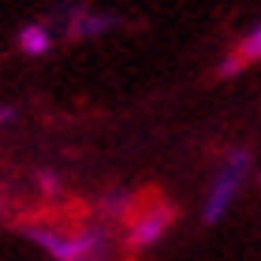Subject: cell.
I'll return each mask as SVG.
<instances>
[{"mask_svg": "<svg viewBox=\"0 0 261 261\" xmlns=\"http://www.w3.org/2000/svg\"><path fill=\"white\" fill-rule=\"evenodd\" d=\"M175 224V205L161 191H146L138 198H130V205L123 213V228H127V246L130 250H146V246L161 243V235Z\"/></svg>", "mask_w": 261, "mask_h": 261, "instance_id": "1", "label": "cell"}, {"mask_svg": "<svg viewBox=\"0 0 261 261\" xmlns=\"http://www.w3.org/2000/svg\"><path fill=\"white\" fill-rule=\"evenodd\" d=\"M250 64H261V22L246 34L239 45H235L228 56H224V64L217 67V75H220V79H231V75H239V71L250 67Z\"/></svg>", "mask_w": 261, "mask_h": 261, "instance_id": "4", "label": "cell"}, {"mask_svg": "<svg viewBox=\"0 0 261 261\" xmlns=\"http://www.w3.org/2000/svg\"><path fill=\"white\" fill-rule=\"evenodd\" d=\"M41 191H49V194L56 191V179H53V175H49V172H41Z\"/></svg>", "mask_w": 261, "mask_h": 261, "instance_id": "7", "label": "cell"}, {"mask_svg": "<svg viewBox=\"0 0 261 261\" xmlns=\"http://www.w3.org/2000/svg\"><path fill=\"white\" fill-rule=\"evenodd\" d=\"M246 172H250V153H246V149L228 153V161H224L217 183H213V191H209V198H205V213H201L205 224H217L224 213H228V205L235 201V194H239V187H243V179H246Z\"/></svg>", "mask_w": 261, "mask_h": 261, "instance_id": "3", "label": "cell"}, {"mask_svg": "<svg viewBox=\"0 0 261 261\" xmlns=\"http://www.w3.org/2000/svg\"><path fill=\"white\" fill-rule=\"evenodd\" d=\"M116 15H93V11H82V8H67V30L75 38H90V34H109L116 27Z\"/></svg>", "mask_w": 261, "mask_h": 261, "instance_id": "5", "label": "cell"}, {"mask_svg": "<svg viewBox=\"0 0 261 261\" xmlns=\"http://www.w3.org/2000/svg\"><path fill=\"white\" fill-rule=\"evenodd\" d=\"M41 250H49L56 261H93L105 250V235L97 228H75L67 231L60 224H27L22 228Z\"/></svg>", "mask_w": 261, "mask_h": 261, "instance_id": "2", "label": "cell"}, {"mask_svg": "<svg viewBox=\"0 0 261 261\" xmlns=\"http://www.w3.org/2000/svg\"><path fill=\"white\" fill-rule=\"evenodd\" d=\"M4 120H15V109H8V105H4V109H0V123H4Z\"/></svg>", "mask_w": 261, "mask_h": 261, "instance_id": "8", "label": "cell"}, {"mask_svg": "<svg viewBox=\"0 0 261 261\" xmlns=\"http://www.w3.org/2000/svg\"><path fill=\"white\" fill-rule=\"evenodd\" d=\"M19 49L27 53V56H45L53 49V34L45 30V27H22L19 30Z\"/></svg>", "mask_w": 261, "mask_h": 261, "instance_id": "6", "label": "cell"}]
</instances>
